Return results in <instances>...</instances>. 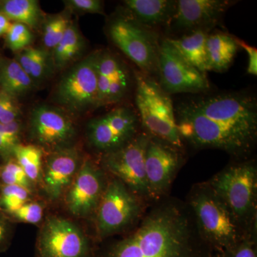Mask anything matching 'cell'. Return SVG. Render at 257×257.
<instances>
[{"label": "cell", "instance_id": "7a4b0ae2", "mask_svg": "<svg viewBox=\"0 0 257 257\" xmlns=\"http://www.w3.org/2000/svg\"><path fill=\"white\" fill-rule=\"evenodd\" d=\"M96 249L95 257H212L185 201L152 203L133 229Z\"/></svg>", "mask_w": 257, "mask_h": 257}, {"label": "cell", "instance_id": "7402d4cb", "mask_svg": "<svg viewBox=\"0 0 257 257\" xmlns=\"http://www.w3.org/2000/svg\"><path fill=\"white\" fill-rule=\"evenodd\" d=\"M34 81L16 60L0 62V88L13 98L25 95L32 90Z\"/></svg>", "mask_w": 257, "mask_h": 257}, {"label": "cell", "instance_id": "cb8c5ba5", "mask_svg": "<svg viewBox=\"0 0 257 257\" xmlns=\"http://www.w3.org/2000/svg\"><path fill=\"white\" fill-rule=\"evenodd\" d=\"M2 13L8 20L29 28H37L42 18L38 2L35 0H8L3 4Z\"/></svg>", "mask_w": 257, "mask_h": 257}, {"label": "cell", "instance_id": "ac0fdd59", "mask_svg": "<svg viewBox=\"0 0 257 257\" xmlns=\"http://www.w3.org/2000/svg\"><path fill=\"white\" fill-rule=\"evenodd\" d=\"M98 106L116 104L127 94L131 77L127 67L117 57L108 52L96 53Z\"/></svg>", "mask_w": 257, "mask_h": 257}, {"label": "cell", "instance_id": "d4e9b609", "mask_svg": "<svg viewBox=\"0 0 257 257\" xmlns=\"http://www.w3.org/2000/svg\"><path fill=\"white\" fill-rule=\"evenodd\" d=\"M82 39L77 27L69 23L62 40L54 49V62L57 68L70 63L79 55L82 46Z\"/></svg>", "mask_w": 257, "mask_h": 257}, {"label": "cell", "instance_id": "f35d334b", "mask_svg": "<svg viewBox=\"0 0 257 257\" xmlns=\"http://www.w3.org/2000/svg\"><path fill=\"white\" fill-rule=\"evenodd\" d=\"M10 25H11V23L8 18L3 13H0V37L7 34Z\"/></svg>", "mask_w": 257, "mask_h": 257}, {"label": "cell", "instance_id": "9c48e42d", "mask_svg": "<svg viewBox=\"0 0 257 257\" xmlns=\"http://www.w3.org/2000/svg\"><path fill=\"white\" fill-rule=\"evenodd\" d=\"M109 34L113 43L142 72L157 73L160 45L148 29L132 18H117L109 25Z\"/></svg>", "mask_w": 257, "mask_h": 257}, {"label": "cell", "instance_id": "3957f363", "mask_svg": "<svg viewBox=\"0 0 257 257\" xmlns=\"http://www.w3.org/2000/svg\"><path fill=\"white\" fill-rule=\"evenodd\" d=\"M185 202L192 210L203 239L212 253L234 247L248 235L207 181L194 184Z\"/></svg>", "mask_w": 257, "mask_h": 257}, {"label": "cell", "instance_id": "d590c367", "mask_svg": "<svg viewBox=\"0 0 257 257\" xmlns=\"http://www.w3.org/2000/svg\"><path fill=\"white\" fill-rule=\"evenodd\" d=\"M236 41L239 47H242L247 54L248 62L247 73L251 75H257V50L256 47L248 45L246 42L236 38Z\"/></svg>", "mask_w": 257, "mask_h": 257}, {"label": "cell", "instance_id": "30bf717a", "mask_svg": "<svg viewBox=\"0 0 257 257\" xmlns=\"http://www.w3.org/2000/svg\"><path fill=\"white\" fill-rule=\"evenodd\" d=\"M184 162L183 150L150 136L145 152V173L151 204L170 195L172 184Z\"/></svg>", "mask_w": 257, "mask_h": 257}, {"label": "cell", "instance_id": "2e32d148", "mask_svg": "<svg viewBox=\"0 0 257 257\" xmlns=\"http://www.w3.org/2000/svg\"><path fill=\"white\" fill-rule=\"evenodd\" d=\"M82 162L78 150L70 147L54 150L44 159L41 185L49 200L63 197Z\"/></svg>", "mask_w": 257, "mask_h": 257}, {"label": "cell", "instance_id": "52a82bcc", "mask_svg": "<svg viewBox=\"0 0 257 257\" xmlns=\"http://www.w3.org/2000/svg\"><path fill=\"white\" fill-rule=\"evenodd\" d=\"M92 240L68 219L49 216L37 234L35 257H95Z\"/></svg>", "mask_w": 257, "mask_h": 257}, {"label": "cell", "instance_id": "484cf974", "mask_svg": "<svg viewBox=\"0 0 257 257\" xmlns=\"http://www.w3.org/2000/svg\"><path fill=\"white\" fill-rule=\"evenodd\" d=\"M16 61L32 80H37L43 78L46 74L48 53L42 49L29 47L20 51Z\"/></svg>", "mask_w": 257, "mask_h": 257}, {"label": "cell", "instance_id": "83f0119b", "mask_svg": "<svg viewBox=\"0 0 257 257\" xmlns=\"http://www.w3.org/2000/svg\"><path fill=\"white\" fill-rule=\"evenodd\" d=\"M18 185L35 191V186L29 179L15 158L0 166V186Z\"/></svg>", "mask_w": 257, "mask_h": 257}, {"label": "cell", "instance_id": "e575fe53", "mask_svg": "<svg viewBox=\"0 0 257 257\" xmlns=\"http://www.w3.org/2000/svg\"><path fill=\"white\" fill-rule=\"evenodd\" d=\"M13 240V230L9 219L0 211V252L8 251Z\"/></svg>", "mask_w": 257, "mask_h": 257}, {"label": "cell", "instance_id": "4fadbf2b", "mask_svg": "<svg viewBox=\"0 0 257 257\" xmlns=\"http://www.w3.org/2000/svg\"><path fill=\"white\" fill-rule=\"evenodd\" d=\"M157 72L160 76L159 84L170 95L205 92L210 87L206 74L184 60L167 39L160 44Z\"/></svg>", "mask_w": 257, "mask_h": 257}, {"label": "cell", "instance_id": "7c38bea8", "mask_svg": "<svg viewBox=\"0 0 257 257\" xmlns=\"http://www.w3.org/2000/svg\"><path fill=\"white\" fill-rule=\"evenodd\" d=\"M108 180L109 176L99 164L90 159L83 160L78 172L63 196L67 211L79 219H94Z\"/></svg>", "mask_w": 257, "mask_h": 257}, {"label": "cell", "instance_id": "836d02e7", "mask_svg": "<svg viewBox=\"0 0 257 257\" xmlns=\"http://www.w3.org/2000/svg\"><path fill=\"white\" fill-rule=\"evenodd\" d=\"M65 4L70 10L80 13L103 14V2L99 0H69Z\"/></svg>", "mask_w": 257, "mask_h": 257}, {"label": "cell", "instance_id": "1f68e13d", "mask_svg": "<svg viewBox=\"0 0 257 257\" xmlns=\"http://www.w3.org/2000/svg\"><path fill=\"white\" fill-rule=\"evenodd\" d=\"M212 257H257L256 235L245 238L234 247L222 252L212 253Z\"/></svg>", "mask_w": 257, "mask_h": 257}, {"label": "cell", "instance_id": "f546056e", "mask_svg": "<svg viewBox=\"0 0 257 257\" xmlns=\"http://www.w3.org/2000/svg\"><path fill=\"white\" fill-rule=\"evenodd\" d=\"M68 19L57 15L49 20L44 29L43 42L47 48L54 50L62 40L68 27Z\"/></svg>", "mask_w": 257, "mask_h": 257}, {"label": "cell", "instance_id": "277c9868", "mask_svg": "<svg viewBox=\"0 0 257 257\" xmlns=\"http://www.w3.org/2000/svg\"><path fill=\"white\" fill-rule=\"evenodd\" d=\"M239 226L257 234V165L254 160H236L207 180Z\"/></svg>", "mask_w": 257, "mask_h": 257}, {"label": "cell", "instance_id": "4dcf8cb0", "mask_svg": "<svg viewBox=\"0 0 257 257\" xmlns=\"http://www.w3.org/2000/svg\"><path fill=\"white\" fill-rule=\"evenodd\" d=\"M6 35L7 44L13 52H20L28 48L33 40L30 28L23 24H11Z\"/></svg>", "mask_w": 257, "mask_h": 257}, {"label": "cell", "instance_id": "8d00e7d4", "mask_svg": "<svg viewBox=\"0 0 257 257\" xmlns=\"http://www.w3.org/2000/svg\"><path fill=\"white\" fill-rule=\"evenodd\" d=\"M20 143V140L0 135V155L4 158L5 162L14 158L15 147Z\"/></svg>", "mask_w": 257, "mask_h": 257}, {"label": "cell", "instance_id": "d6a6232c", "mask_svg": "<svg viewBox=\"0 0 257 257\" xmlns=\"http://www.w3.org/2000/svg\"><path fill=\"white\" fill-rule=\"evenodd\" d=\"M20 115V109L15 98L0 92V123L8 124L18 121Z\"/></svg>", "mask_w": 257, "mask_h": 257}, {"label": "cell", "instance_id": "5b68a950", "mask_svg": "<svg viewBox=\"0 0 257 257\" xmlns=\"http://www.w3.org/2000/svg\"><path fill=\"white\" fill-rule=\"evenodd\" d=\"M150 204L119 179L109 176L105 192L93 219L96 241L103 242L133 229Z\"/></svg>", "mask_w": 257, "mask_h": 257}, {"label": "cell", "instance_id": "ffe728a7", "mask_svg": "<svg viewBox=\"0 0 257 257\" xmlns=\"http://www.w3.org/2000/svg\"><path fill=\"white\" fill-rule=\"evenodd\" d=\"M239 48L236 37L221 31L209 33L206 41L208 72H223L227 70Z\"/></svg>", "mask_w": 257, "mask_h": 257}, {"label": "cell", "instance_id": "8fae6325", "mask_svg": "<svg viewBox=\"0 0 257 257\" xmlns=\"http://www.w3.org/2000/svg\"><path fill=\"white\" fill-rule=\"evenodd\" d=\"M138 114L128 106H119L88 123L89 145L101 155L130 143L141 131Z\"/></svg>", "mask_w": 257, "mask_h": 257}, {"label": "cell", "instance_id": "44dd1931", "mask_svg": "<svg viewBox=\"0 0 257 257\" xmlns=\"http://www.w3.org/2000/svg\"><path fill=\"white\" fill-rule=\"evenodd\" d=\"M209 30H197L178 38H168L167 41L194 68L206 74L208 72L206 41Z\"/></svg>", "mask_w": 257, "mask_h": 257}, {"label": "cell", "instance_id": "8992f818", "mask_svg": "<svg viewBox=\"0 0 257 257\" xmlns=\"http://www.w3.org/2000/svg\"><path fill=\"white\" fill-rule=\"evenodd\" d=\"M135 103L142 130L184 151L176 123L175 106L170 94L152 76L136 74Z\"/></svg>", "mask_w": 257, "mask_h": 257}, {"label": "cell", "instance_id": "ba28073f", "mask_svg": "<svg viewBox=\"0 0 257 257\" xmlns=\"http://www.w3.org/2000/svg\"><path fill=\"white\" fill-rule=\"evenodd\" d=\"M150 138L141 130L124 146L101 155L99 165L106 175L119 179L130 190L151 203L145 173V152Z\"/></svg>", "mask_w": 257, "mask_h": 257}, {"label": "cell", "instance_id": "e0dca14e", "mask_svg": "<svg viewBox=\"0 0 257 257\" xmlns=\"http://www.w3.org/2000/svg\"><path fill=\"white\" fill-rule=\"evenodd\" d=\"M236 2L230 0H178L169 26L189 32L211 29Z\"/></svg>", "mask_w": 257, "mask_h": 257}, {"label": "cell", "instance_id": "d6986e66", "mask_svg": "<svg viewBox=\"0 0 257 257\" xmlns=\"http://www.w3.org/2000/svg\"><path fill=\"white\" fill-rule=\"evenodd\" d=\"M124 5L133 15V20L148 28L169 25L175 12L176 1L126 0Z\"/></svg>", "mask_w": 257, "mask_h": 257}, {"label": "cell", "instance_id": "6da1fadb", "mask_svg": "<svg viewBox=\"0 0 257 257\" xmlns=\"http://www.w3.org/2000/svg\"><path fill=\"white\" fill-rule=\"evenodd\" d=\"M184 144L195 150L213 149L235 161L248 159L257 141V104L244 93H219L190 98L175 106Z\"/></svg>", "mask_w": 257, "mask_h": 257}, {"label": "cell", "instance_id": "603a6c76", "mask_svg": "<svg viewBox=\"0 0 257 257\" xmlns=\"http://www.w3.org/2000/svg\"><path fill=\"white\" fill-rule=\"evenodd\" d=\"M14 158L35 187L41 184L43 149L34 144L22 145L20 143L15 147Z\"/></svg>", "mask_w": 257, "mask_h": 257}, {"label": "cell", "instance_id": "74e56055", "mask_svg": "<svg viewBox=\"0 0 257 257\" xmlns=\"http://www.w3.org/2000/svg\"><path fill=\"white\" fill-rule=\"evenodd\" d=\"M22 132H23V124L19 120L8 124L0 123V135L7 138L20 140Z\"/></svg>", "mask_w": 257, "mask_h": 257}, {"label": "cell", "instance_id": "f1b7e54d", "mask_svg": "<svg viewBox=\"0 0 257 257\" xmlns=\"http://www.w3.org/2000/svg\"><path fill=\"white\" fill-rule=\"evenodd\" d=\"M45 210V205L43 202L31 200L24 204L7 217L18 222L37 225L43 221Z\"/></svg>", "mask_w": 257, "mask_h": 257}, {"label": "cell", "instance_id": "5bb4252c", "mask_svg": "<svg viewBox=\"0 0 257 257\" xmlns=\"http://www.w3.org/2000/svg\"><path fill=\"white\" fill-rule=\"evenodd\" d=\"M96 53L72 67L61 79L57 89V100L69 109L81 111L97 107Z\"/></svg>", "mask_w": 257, "mask_h": 257}, {"label": "cell", "instance_id": "9a60e30c", "mask_svg": "<svg viewBox=\"0 0 257 257\" xmlns=\"http://www.w3.org/2000/svg\"><path fill=\"white\" fill-rule=\"evenodd\" d=\"M75 135L73 121L60 109L40 105L32 111L29 136L34 145L52 152L69 147Z\"/></svg>", "mask_w": 257, "mask_h": 257}, {"label": "cell", "instance_id": "4316f807", "mask_svg": "<svg viewBox=\"0 0 257 257\" xmlns=\"http://www.w3.org/2000/svg\"><path fill=\"white\" fill-rule=\"evenodd\" d=\"M33 193L20 186H0V211L8 216L25 203L33 200Z\"/></svg>", "mask_w": 257, "mask_h": 257}]
</instances>
